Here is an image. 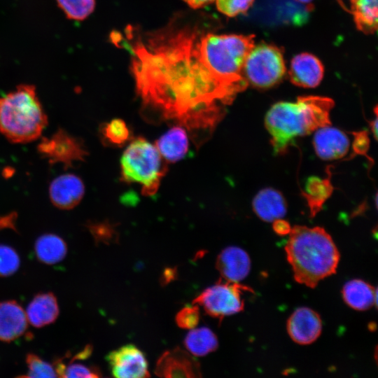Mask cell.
I'll list each match as a JSON object with an SVG mask.
<instances>
[{"instance_id":"6da1fadb","label":"cell","mask_w":378,"mask_h":378,"mask_svg":"<svg viewBox=\"0 0 378 378\" xmlns=\"http://www.w3.org/2000/svg\"><path fill=\"white\" fill-rule=\"evenodd\" d=\"M131 70L144 104L189 127H211L236 94L220 36L199 25L170 23L129 45Z\"/></svg>"},{"instance_id":"7a4b0ae2","label":"cell","mask_w":378,"mask_h":378,"mask_svg":"<svg viewBox=\"0 0 378 378\" xmlns=\"http://www.w3.org/2000/svg\"><path fill=\"white\" fill-rule=\"evenodd\" d=\"M285 251L294 279L309 288L333 274L340 261V253L332 237L320 227H292Z\"/></svg>"},{"instance_id":"3957f363","label":"cell","mask_w":378,"mask_h":378,"mask_svg":"<svg viewBox=\"0 0 378 378\" xmlns=\"http://www.w3.org/2000/svg\"><path fill=\"white\" fill-rule=\"evenodd\" d=\"M332 99L319 96H302L297 102L274 104L265 116V127L276 153H284L295 138L309 134L330 125Z\"/></svg>"},{"instance_id":"277c9868","label":"cell","mask_w":378,"mask_h":378,"mask_svg":"<svg viewBox=\"0 0 378 378\" xmlns=\"http://www.w3.org/2000/svg\"><path fill=\"white\" fill-rule=\"evenodd\" d=\"M47 125V115L35 86L22 84L0 97V133L9 141H33Z\"/></svg>"},{"instance_id":"5b68a950","label":"cell","mask_w":378,"mask_h":378,"mask_svg":"<svg viewBox=\"0 0 378 378\" xmlns=\"http://www.w3.org/2000/svg\"><path fill=\"white\" fill-rule=\"evenodd\" d=\"M120 168L122 180L140 184L147 195L155 194L166 171L156 146L144 138H137L127 146Z\"/></svg>"},{"instance_id":"8992f818","label":"cell","mask_w":378,"mask_h":378,"mask_svg":"<svg viewBox=\"0 0 378 378\" xmlns=\"http://www.w3.org/2000/svg\"><path fill=\"white\" fill-rule=\"evenodd\" d=\"M286 73L282 50L273 44L253 46L244 65V74L251 85L268 88L280 82Z\"/></svg>"},{"instance_id":"52a82bcc","label":"cell","mask_w":378,"mask_h":378,"mask_svg":"<svg viewBox=\"0 0 378 378\" xmlns=\"http://www.w3.org/2000/svg\"><path fill=\"white\" fill-rule=\"evenodd\" d=\"M251 290V288L239 282L220 279L197 295L192 304L202 307L210 316L222 321L224 317L244 309V292Z\"/></svg>"},{"instance_id":"ba28073f","label":"cell","mask_w":378,"mask_h":378,"mask_svg":"<svg viewBox=\"0 0 378 378\" xmlns=\"http://www.w3.org/2000/svg\"><path fill=\"white\" fill-rule=\"evenodd\" d=\"M37 150L50 164L59 163L66 168L83 161L87 155L81 139L63 129H58L49 137L41 138Z\"/></svg>"},{"instance_id":"9c48e42d","label":"cell","mask_w":378,"mask_h":378,"mask_svg":"<svg viewBox=\"0 0 378 378\" xmlns=\"http://www.w3.org/2000/svg\"><path fill=\"white\" fill-rule=\"evenodd\" d=\"M112 374L118 378L150 377L144 353L134 344H126L106 356Z\"/></svg>"},{"instance_id":"30bf717a","label":"cell","mask_w":378,"mask_h":378,"mask_svg":"<svg viewBox=\"0 0 378 378\" xmlns=\"http://www.w3.org/2000/svg\"><path fill=\"white\" fill-rule=\"evenodd\" d=\"M155 373L161 377H200V365L190 353L175 347L164 351L158 358Z\"/></svg>"},{"instance_id":"8fae6325","label":"cell","mask_w":378,"mask_h":378,"mask_svg":"<svg viewBox=\"0 0 378 378\" xmlns=\"http://www.w3.org/2000/svg\"><path fill=\"white\" fill-rule=\"evenodd\" d=\"M85 194L82 179L74 174H64L55 178L49 186L52 204L58 209L69 210L77 206Z\"/></svg>"},{"instance_id":"7c38bea8","label":"cell","mask_w":378,"mask_h":378,"mask_svg":"<svg viewBox=\"0 0 378 378\" xmlns=\"http://www.w3.org/2000/svg\"><path fill=\"white\" fill-rule=\"evenodd\" d=\"M322 330L320 316L308 307L297 309L289 317L287 330L290 338L299 344H309L318 339Z\"/></svg>"},{"instance_id":"4fadbf2b","label":"cell","mask_w":378,"mask_h":378,"mask_svg":"<svg viewBox=\"0 0 378 378\" xmlns=\"http://www.w3.org/2000/svg\"><path fill=\"white\" fill-rule=\"evenodd\" d=\"M313 145L321 159L330 160L344 156L349 150L350 142L343 132L329 125L315 131Z\"/></svg>"},{"instance_id":"5bb4252c","label":"cell","mask_w":378,"mask_h":378,"mask_svg":"<svg viewBox=\"0 0 378 378\" xmlns=\"http://www.w3.org/2000/svg\"><path fill=\"white\" fill-rule=\"evenodd\" d=\"M324 68L314 55L304 52L295 56L288 72L290 81L306 88L317 86L323 76Z\"/></svg>"},{"instance_id":"9a60e30c","label":"cell","mask_w":378,"mask_h":378,"mask_svg":"<svg viewBox=\"0 0 378 378\" xmlns=\"http://www.w3.org/2000/svg\"><path fill=\"white\" fill-rule=\"evenodd\" d=\"M216 267L223 279L239 282L248 276L251 260L244 250L237 246H229L218 254Z\"/></svg>"},{"instance_id":"2e32d148","label":"cell","mask_w":378,"mask_h":378,"mask_svg":"<svg viewBox=\"0 0 378 378\" xmlns=\"http://www.w3.org/2000/svg\"><path fill=\"white\" fill-rule=\"evenodd\" d=\"M27 322L26 313L15 301L0 302V340L8 342L20 337Z\"/></svg>"},{"instance_id":"e0dca14e","label":"cell","mask_w":378,"mask_h":378,"mask_svg":"<svg viewBox=\"0 0 378 378\" xmlns=\"http://www.w3.org/2000/svg\"><path fill=\"white\" fill-rule=\"evenodd\" d=\"M155 146L164 160L176 162L186 155L189 141L186 130L174 126L163 134L156 141Z\"/></svg>"},{"instance_id":"ac0fdd59","label":"cell","mask_w":378,"mask_h":378,"mask_svg":"<svg viewBox=\"0 0 378 378\" xmlns=\"http://www.w3.org/2000/svg\"><path fill=\"white\" fill-rule=\"evenodd\" d=\"M255 214L262 220L273 222L286 214V202L280 192L273 188L259 191L253 200Z\"/></svg>"},{"instance_id":"d6986e66","label":"cell","mask_w":378,"mask_h":378,"mask_svg":"<svg viewBox=\"0 0 378 378\" xmlns=\"http://www.w3.org/2000/svg\"><path fill=\"white\" fill-rule=\"evenodd\" d=\"M59 314L55 296L51 293L36 295L27 306V321L36 328H41L54 322Z\"/></svg>"},{"instance_id":"ffe728a7","label":"cell","mask_w":378,"mask_h":378,"mask_svg":"<svg viewBox=\"0 0 378 378\" xmlns=\"http://www.w3.org/2000/svg\"><path fill=\"white\" fill-rule=\"evenodd\" d=\"M342 296L349 307L358 311L367 310L377 304V290L360 279L348 281L342 289Z\"/></svg>"},{"instance_id":"44dd1931","label":"cell","mask_w":378,"mask_h":378,"mask_svg":"<svg viewBox=\"0 0 378 378\" xmlns=\"http://www.w3.org/2000/svg\"><path fill=\"white\" fill-rule=\"evenodd\" d=\"M34 250L36 258L41 262L53 265L62 261L66 255L65 241L55 234H44L36 241Z\"/></svg>"},{"instance_id":"7402d4cb","label":"cell","mask_w":378,"mask_h":378,"mask_svg":"<svg viewBox=\"0 0 378 378\" xmlns=\"http://www.w3.org/2000/svg\"><path fill=\"white\" fill-rule=\"evenodd\" d=\"M184 345L194 356H203L216 351L218 346L217 337L206 327L190 330L186 336Z\"/></svg>"},{"instance_id":"603a6c76","label":"cell","mask_w":378,"mask_h":378,"mask_svg":"<svg viewBox=\"0 0 378 378\" xmlns=\"http://www.w3.org/2000/svg\"><path fill=\"white\" fill-rule=\"evenodd\" d=\"M351 13L356 27L366 34L377 29V0H353Z\"/></svg>"},{"instance_id":"cb8c5ba5","label":"cell","mask_w":378,"mask_h":378,"mask_svg":"<svg viewBox=\"0 0 378 378\" xmlns=\"http://www.w3.org/2000/svg\"><path fill=\"white\" fill-rule=\"evenodd\" d=\"M305 189L304 195L307 200L312 216H314L332 192V187L328 179L312 177L307 181Z\"/></svg>"},{"instance_id":"d4e9b609","label":"cell","mask_w":378,"mask_h":378,"mask_svg":"<svg viewBox=\"0 0 378 378\" xmlns=\"http://www.w3.org/2000/svg\"><path fill=\"white\" fill-rule=\"evenodd\" d=\"M55 369L59 377H85L94 378L102 376L99 370L94 366H88L82 363L62 358L55 363Z\"/></svg>"},{"instance_id":"484cf974","label":"cell","mask_w":378,"mask_h":378,"mask_svg":"<svg viewBox=\"0 0 378 378\" xmlns=\"http://www.w3.org/2000/svg\"><path fill=\"white\" fill-rule=\"evenodd\" d=\"M56 3L66 18L82 21L94 11L96 0H56Z\"/></svg>"},{"instance_id":"4316f807","label":"cell","mask_w":378,"mask_h":378,"mask_svg":"<svg viewBox=\"0 0 378 378\" xmlns=\"http://www.w3.org/2000/svg\"><path fill=\"white\" fill-rule=\"evenodd\" d=\"M102 135L109 143L121 145L129 139L130 130L122 120L115 118L104 125Z\"/></svg>"},{"instance_id":"83f0119b","label":"cell","mask_w":378,"mask_h":378,"mask_svg":"<svg viewBox=\"0 0 378 378\" xmlns=\"http://www.w3.org/2000/svg\"><path fill=\"white\" fill-rule=\"evenodd\" d=\"M28 367L26 377H57L55 368L37 355L28 354L26 358Z\"/></svg>"},{"instance_id":"f1b7e54d","label":"cell","mask_w":378,"mask_h":378,"mask_svg":"<svg viewBox=\"0 0 378 378\" xmlns=\"http://www.w3.org/2000/svg\"><path fill=\"white\" fill-rule=\"evenodd\" d=\"M20 258L10 246L0 244V276L13 274L20 267Z\"/></svg>"},{"instance_id":"f546056e","label":"cell","mask_w":378,"mask_h":378,"mask_svg":"<svg viewBox=\"0 0 378 378\" xmlns=\"http://www.w3.org/2000/svg\"><path fill=\"white\" fill-rule=\"evenodd\" d=\"M254 0H216L218 10L228 17L245 13L253 4Z\"/></svg>"},{"instance_id":"4dcf8cb0","label":"cell","mask_w":378,"mask_h":378,"mask_svg":"<svg viewBox=\"0 0 378 378\" xmlns=\"http://www.w3.org/2000/svg\"><path fill=\"white\" fill-rule=\"evenodd\" d=\"M199 321L200 309L195 304L184 307L176 316L177 326L183 329H192L197 326Z\"/></svg>"},{"instance_id":"1f68e13d","label":"cell","mask_w":378,"mask_h":378,"mask_svg":"<svg viewBox=\"0 0 378 378\" xmlns=\"http://www.w3.org/2000/svg\"><path fill=\"white\" fill-rule=\"evenodd\" d=\"M90 230L98 241L108 244L116 239L113 228L108 224L99 223L92 225L90 226Z\"/></svg>"},{"instance_id":"d6a6232c","label":"cell","mask_w":378,"mask_h":378,"mask_svg":"<svg viewBox=\"0 0 378 378\" xmlns=\"http://www.w3.org/2000/svg\"><path fill=\"white\" fill-rule=\"evenodd\" d=\"M354 150L358 154H363L368 150L369 139L366 132L354 133Z\"/></svg>"},{"instance_id":"836d02e7","label":"cell","mask_w":378,"mask_h":378,"mask_svg":"<svg viewBox=\"0 0 378 378\" xmlns=\"http://www.w3.org/2000/svg\"><path fill=\"white\" fill-rule=\"evenodd\" d=\"M290 224L286 221L280 219H276L273 221V230L279 235H286L290 233L291 230Z\"/></svg>"},{"instance_id":"e575fe53","label":"cell","mask_w":378,"mask_h":378,"mask_svg":"<svg viewBox=\"0 0 378 378\" xmlns=\"http://www.w3.org/2000/svg\"><path fill=\"white\" fill-rule=\"evenodd\" d=\"M186 2L190 8L194 9L201 8L204 7L210 4H211L215 0H183Z\"/></svg>"},{"instance_id":"d590c367","label":"cell","mask_w":378,"mask_h":378,"mask_svg":"<svg viewBox=\"0 0 378 378\" xmlns=\"http://www.w3.org/2000/svg\"><path fill=\"white\" fill-rule=\"evenodd\" d=\"M176 276V271L174 269H167L163 274L162 283H168Z\"/></svg>"},{"instance_id":"8d00e7d4","label":"cell","mask_w":378,"mask_h":378,"mask_svg":"<svg viewBox=\"0 0 378 378\" xmlns=\"http://www.w3.org/2000/svg\"><path fill=\"white\" fill-rule=\"evenodd\" d=\"M341 6L346 11L351 13L353 0H337Z\"/></svg>"},{"instance_id":"74e56055","label":"cell","mask_w":378,"mask_h":378,"mask_svg":"<svg viewBox=\"0 0 378 378\" xmlns=\"http://www.w3.org/2000/svg\"><path fill=\"white\" fill-rule=\"evenodd\" d=\"M295 1L303 4H310L313 0H295Z\"/></svg>"}]
</instances>
